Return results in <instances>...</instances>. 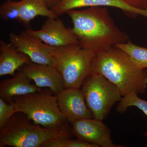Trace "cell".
I'll use <instances>...</instances> for the list:
<instances>
[{
    "instance_id": "11",
    "label": "cell",
    "mask_w": 147,
    "mask_h": 147,
    "mask_svg": "<svg viewBox=\"0 0 147 147\" xmlns=\"http://www.w3.org/2000/svg\"><path fill=\"white\" fill-rule=\"evenodd\" d=\"M91 7H115L120 9L130 17L136 18L138 16H142L147 18V10L133 8L121 0H62L51 10L59 17L68 11Z\"/></svg>"
},
{
    "instance_id": "22",
    "label": "cell",
    "mask_w": 147,
    "mask_h": 147,
    "mask_svg": "<svg viewBox=\"0 0 147 147\" xmlns=\"http://www.w3.org/2000/svg\"><path fill=\"white\" fill-rule=\"evenodd\" d=\"M45 3L47 8L51 9L55 5H57L62 0H41Z\"/></svg>"
},
{
    "instance_id": "3",
    "label": "cell",
    "mask_w": 147,
    "mask_h": 147,
    "mask_svg": "<svg viewBox=\"0 0 147 147\" xmlns=\"http://www.w3.org/2000/svg\"><path fill=\"white\" fill-rule=\"evenodd\" d=\"M26 117L13 114L3 128L0 129V147H42L50 140L70 137L67 126L55 128L41 127Z\"/></svg>"
},
{
    "instance_id": "17",
    "label": "cell",
    "mask_w": 147,
    "mask_h": 147,
    "mask_svg": "<svg viewBox=\"0 0 147 147\" xmlns=\"http://www.w3.org/2000/svg\"><path fill=\"white\" fill-rule=\"evenodd\" d=\"M134 106L142 110L147 116V101L138 97V94L133 92L123 96L117 106V111L120 113L126 112L127 108ZM145 137H147V131L145 132Z\"/></svg>"
},
{
    "instance_id": "10",
    "label": "cell",
    "mask_w": 147,
    "mask_h": 147,
    "mask_svg": "<svg viewBox=\"0 0 147 147\" xmlns=\"http://www.w3.org/2000/svg\"><path fill=\"white\" fill-rule=\"evenodd\" d=\"M10 44L17 51L26 54L34 63L54 65L51 55L53 46L44 44L24 31L19 34L10 33Z\"/></svg>"
},
{
    "instance_id": "15",
    "label": "cell",
    "mask_w": 147,
    "mask_h": 147,
    "mask_svg": "<svg viewBox=\"0 0 147 147\" xmlns=\"http://www.w3.org/2000/svg\"><path fill=\"white\" fill-rule=\"evenodd\" d=\"M19 3L20 15L18 22L27 29H30V22L36 16L58 18L41 0H21Z\"/></svg>"
},
{
    "instance_id": "12",
    "label": "cell",
    "mask_w": 147,
    "mask_h": 147,
    "mask_svg": "<svg viewBox=\"0 0 147 147\" xmlns=\"http://www.w3.org/2000/svg\"><path fill=\"white\" fill-rule=\"evenodd\" d=\"M38 88H48L57 94L64 89L60 74L55 67L31 62L20 69Z\"/></svg>"
},
{
    "instance_id": "16",
    "label": "cell",
    "mask_w": 147,
    "mask_h": 147,
    "mask_svg": "<svg viewBox=\"0 0 147 147\" xmlns=\"http://www.w3.org/2000/svg\"><path fill=\"white\" fill-rule=\"evenodd\" d=\"M114 46L127 53L139 68L147 69V48L135 45L129 40L127 42Z\"/></svg>"
},
{
    "instance_id": "9",
    "label": "cell",
    "mask_w": 147,
    "mask_h": 147,
    "mask_svg": "<svg viewBox=\"0 0 147 147\" xmlns=\"http://www.w3.org/2000/svg\"><path fill=\"white\" fill-rule=\"evenodd\" d=\"M57 97L61 112L70 123L82 119L94 118L81 88L64 89L57 94Z\"/></svg>"
},
{
    "instance_id": "6",
    "label": "cell",
    "mask_w": 147,
    "mask_h": 147,
    "mask_svg": "<svg viewBox=\"0 0 147 147\" xmlns=\"http://www.w3.org/2000/svg\"><path fill=\"white\" fill-rule=\"evenodd\" d=\"M94 118L103 121L113 105L123 97L116 85L101 74L92 72L81 87Z\"/></svg>"
},
{
    "instance_id": "8",
    "label": "cell",
    "mask_w": 147,
    "mask_h": 147,
    "mask_svg": "<svg viewBox=\"0 0 147 147\" xmlns=\"http://www.w3.org/2000/svg\"><path fill=\"white\" fill-rule=\"evenodd\" d=\"M71 124V132L77 139L98 147H124L113 144L110 129L102 120L94 118L84 119Z\"/></svg>"
},
{
    "instance_id": "18",
    "label": "cell",
    "mask_w": 147,
    "mask_h": 147,
    "mask_svg": "<svg viewBox=\"0 0 147 147\" xmlns=\"http://www.w3.org/2000/svg\"><path fill=\"white\" fill-rule=\"evenodd\" d=\"M42 147H98L96 145L79 139H70L69 137H61L46 142Z\"/></svg>"
},
{
    "instance_id": "20",
    "label": "cell",
    "mask_w": 147,
    "mask_h": 147,
    "mask_svg": "<svg viewBox=\"0 0 147 147\" xmlns=\"http://www.w3.org/2000/svg\"><path fill=\"white\" fill-rule=\"evenodd\" d=\"M14 114L13 102L7 103L0 98V129L6 125Z\"/></svg>"
},
{
    "instance_id": "7",
    "label": "cell",
    "mask_w": 147,
    "mask_h": 147,
    "mask_svg": "<svg viewBox=\"0 0 147 147\" xmlns=\"http://www.w3.org/2000/svg\"><path fill=\"white\" fill-rule=\"evenodd\" d=\"M25 31L36 39L53 47L79 45L71 28H66L63 21L58 18H47L38 30L28 29Z\"/></svg>"
},
{
    "instance_id": "1",
    "label": "cell",
    "mask_w": 147,
    "mask_h": 147,
    "mask_svg": "<svg viewBox=\"0 0 147 147\" xmlns=\"http://www.w3.org/2000/svg\"><path fill=\"white\" fill-rule=\"evenodd\" d=\"M66 13L71 19V30L79 45L96 55L129 40L127 34L117 26L106 7H91Z\"/></svg>"
},
{
    "instance_id": "5",
    "label": "cell",
    "mask_w": 147,
    "mask_h": 147,
    "mask_svg": "<svg viewBox=\"0 0 147 147\" xmlns=\"http://www.w3.org/2000/svg\"><path fill=\"white\" fill-rule=\"evenodd\" d=\"M13 99L14 114H24L36 124L55 128L63 126L67 121L59 108L57 96L41 90Z\"/></svg>"
},
{
    "instance_id": "14",
    "label": "cell",
    "mask_w": 147,
    "mask_h": 147,
    "mask_svg": "<svg viewBox=\"0 0 147 147\" xmlns=\"http://www.w3.org/2000/svg\"><path fill=\"white\" fill-rule=\"evenodd\" d=\"M31 61L28 55L17 51L11 44L0 40V76H14L16 70Z\"/></svg>"
},
{
    "instance_id": "13",
    "label": "cell",
    "mask_w": 147,
    "mask_h": 147,
    "mask_svg": "<svg viewBox=\"0 0 147 147\" xmlns=\"http://www.w3.org/2000/svg\"><path fill=\"white\" fill-rule=\"evenodd\" d=\"M40 91L36 85L31 84L30 80L21 69L12 78L1 81L0 84V98L9 103L16 96Z\"/></svg>"
},
{
    "instance_id": "2",
    "label": "cell",
    "mask_w": 147,
    "mask_h": 147,
    "mask_svg": "<svg viewBox=\"0 0 147 147\" xmlns=\"http://www.w3.org/2000/svg\"><path fill=\"white\" fill-rule=\"evenodd\" d=\"M92 72L105 76L119 88L123 96L146 92L147 69L139 68L127 53L115 46L96 55Z\"/></svg>"
},
{
    "instance_id": "4",
    "label": "cell",
    "mask_w": 147,
    "mask_h": 147,
    "mask_svg": "<svg viewBox=\"0 0 147 147\" xmlns=\"http://www.w3.org/2000/svg\"><path fill=\"white\" fill-rule=\"evenodd\" d=\"M54 66L60 74L64 89L81 88L92 73L96 55L79 45L52 47Z\"/></svg>"
},
{
    "instance_id": "23",
    "label": "cell",
    "mask_w": 147,
    "mask_h": 147,
    "mask_svg": "<svg viewBox=\"0 0 147 147\" xmlns=\"http://www.w3.org/2000/svg\"><path fill=\"white\" fill-rule=\"evenodd\" d=\"M13 1V0H6V1Z\"/></svg>"
},
{
    "instance_id": "21",
    "label": "cell",
    "mask_w": 147,
    "mask_h": 147,
    "mask_svg": "<svg viewBox=\"0 0 147 147\" xmlns=\"http://www.w3.org/2000/svg\"><path fill=\"white\" fill-rule=\"evenodd\" d=\"M127 5L140 10H147V0H121Z\"/></svg>"
},
{
    "instance_id": "19",
    "label": "cell",
    "mask_w": 147,
    "mask_h": 147,
    "mask_svg": "<svg viewBox=\"0 0 147 147\" xmlns=\"http://www.w3.org/2000/svg\"><path fill=\"white\" fill-rule=\"evenodd\" d=\"M19 1H6L0 6V16L5 21L15 20L19 21Z\"/></svg>"
}]
</instances>
